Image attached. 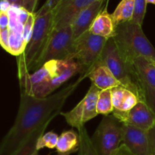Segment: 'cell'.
<instances>
[{
    "label": "cell",
    "mask_w": 155,
    "mask_h": 155,
    "mask_svg": "<svg viewBox=\"0 0 155 155\" xmlns=\"http://www.w3.org/2000/svg\"><path fill=\"white\" fill-rule=\"evenodd\" d=\"M86 78H88V73L81 74L77 80L45 98L32 96L21 91L18 114L12 128L2 141L0 155H13L35 130L60 114L68 97Z\"/></svg>",
    "instance_id": "cell-1"
},
{
    "label": "cell",
    "mask_w": 155,
    "mask_h": 155,
    "mask_svg": "<svg viewBox=\"0 0 155 155\" xmlns=\"http://www.w3.org/2000/svg\"><path fill=\"white\" fill-rule=\"evenodd\" d=\"M85 74L76 60L50 61L35 72L18 75L21 92L38 98H45L77 74Z\"/></svg>",
    "instance_id": "cell-2"
},
{
    "label": "cell",
    "mask_w": 155,
    "mask_h": 155,
    "mask_svg": "<svg viewBox=\"0 0 155 155\" xmlns=\"http://www.w3.org/2000/svg\"><path fill=\"white\" fill-rule=\"evenodd\" d=\"M33 32L25 50L18 58V76L30 73L32 66L45 47L50 34L54 30L51 9L43 5L36 12Z\"/></svg>",
    "instance_id": "cell-3"
},
{
    "label": "cell",
    "mask_w": 155,
    "mask_h": 155,
    "mask_svg": "<svg viewBox=\"0 0 155 155\" xmlns=\"http://www.w3.org/2000/svg\"><path fill=\"white\" fill-rule=\"evenodd\" d=\"M113 39L120 54L129 61L140 56L155 61L154 47L139 24L131 21L119 24L115 27Z\"/></svg>",
    "instance_id": "cell-4"
},
{
    "label": "cell",
    "mask_w": 155,
    "mask_h": 155,
    "mask_svg": "<svg viewBox=\"0 0 155 155\" xmlns=\"http://www.w3.org/2000/svg\"><path fill=\"white\" fill-rule=\"evenodd\" d=\"M98 64L108 68L121 86L134 92L140 101H143L144 84L139 80L133 62L120 54L113 38L107 40Z\"/></svg>",
    "instance_id": "cell-5"
},
{
    "label": "cell",
    "mask_w": 155,
    "mask_h": 155,
    "mask_svg": "<svg viewBox=\"0 0 155 155\" xmlns=\"http://www.w3.org/2000/svg\"><path fill=\"white\" fill-rule=\"evenodd\" d=\"M74 40L71 26L53 30L42 52L32 66L30 74L50 61L74 59Z\"/></svg>",
    "instance_id": "cell-6"
},
{
    "label": "cell",
    "mask_w": 155,
    "mask_h": 155,
    "mask_svg": "<svg viewBox=\"0 0 155 155\" xmlns=\"http://www.w3.org/2000/svg\"><path fill=\"white\" fill-rule=\"evenodd\" d=\"M124 124L113 114L104 116L91 138L99 155H113L123 143Z\"/></svg>",
    "instance_id": "cell-7"
},
{
    "label": "cell",
    "mask_w": 155,
    "mask_h": 155,
    "mask_svg": "<svg viewBox=\"0 0 155 155\" xmlns=\"http://www.w3.org/2000/svg\"><path fill=\"white\" fill-rule=\"evenodd\" d=\"M108 39L87 31L74 40V60L89 73L98 64Z\"/></svg>",
    "instance_id": "cell-8"
},
{
    "label": "cell",
    "mask_w": 155,
    "mask_h": 155,
    "mask_svg": "<svg viewBox=\"0 0 155 155\" xmlns=\"http://www.w3.org/2000/svg\"><path fill=\"white\" fill-rule=\"evenodd\" d=\"M101 89L92 84L84 98L68 112H61L66 122L77 130L98 114L97 101Z\"/></svg>",
    "instance_id": "cell-9"
},
{
    "label": "cell",
    "mask_w": 155,
    "mask_h": 155,
    "mask_svg": "<svg viewBox=\"0 0 155 155\" xmlns=\"http://www.w3.org/2000/svg\"><path fill=\"white\" fill-rule=\"evenodd\" d=\"M97 0H60L54 9V30L71 26L79 14Z\"/></svg>",
    "instance_id": "cell-10"
},
{
    "label": "cell",
    "mask_w": 155,
    "mask_h": 155,
    "mask_svg": "<svg viewBox=\"0 0 155 155\" xmlns=\"http://www.w3.org/2000/svg\"><path fill=\"white\" fill-rule=\"evenodd\" d=\"M21 7L12 5L8 12L9 16V52L11 54L20 56L26 48L24 39V21L20 14Z\"/></svg>",
    "instance_id": "cell-11"
},
{
    "label": "cell",
    "mask_w": 155,
    "mask_h": 155,
    "mask_svg": "<svg viewBox=\"0 0 155 155\" xmlns=\"http://www.w3.org/2000/svg\"><path fill=\"white\" fill-rule=\"evenodd\" d=\"M114 110L112 114L123 122L127 114L140 100L137 95L123 86H118L111 89Z\"/></svg>",
    "instance_id": "cell-12"
},
{
    "label": "cell",
    "mask_w": 155,
    "mask_h": 155,
    "mask_svg": "<svg viewBox=\"0 0 155 155\" xmlns=\"http://www.w3.org/2000/svg\"><path fill=\"white\" fill-rule=\"evenodd\" d=\"M133 155H151L148 132L124 124L123 143Z\"/></svg>",
    "instance_id": "cell-13"
},
{
    "label": "cell",
    "mask_w": 155,
    "mask_h": 155,
    "mask_svg": "<svg viewBox=\"0 0 155 155\" xmlns=\"http://www.w3.org/2000/svg\"><path fill=\"white\" fill-rule=\"evenodd\" d=\"M124 124L148 132L155 124V116L148 104L139 101L126 115Z\"/></svg>",
    "instance_id": "cell-14"
},
{
    "label": "cell",
    "mask_w": 155,
    "mask_h": 155,
    "mask_svg": "<svg viewBox=\"0 0 155 155\" xmlns=\"http://www.w3.org/2000/svg\"><path fill=\"white\" fill-rule=\"evenodd\" d=\"M104 1L105 0H97L79 14L71 24L74 39L89 31L95 18L103 10Z\"/></svg>",
    "instance_id": "cell-15"
},
{
    "label": "cell",
    "mask_w": 155,
    "mask_h": 155,
    "mask_svg": "<svg viewBox=\"0 0 155 155\" xmlns=\"http://www.w3.org/2000/svg\"><path fill=\"white\" fill-rule=\"evenodd\" d=\"M88 78L101 90L111 89L121 85L109 68L101 64H98L88 73Z\"/></svg>",
    "instance_id": "cell-16"
},
{
    "label": "cell",
    "mask_w": 155,
    "mask_h": 155,
    "mask_svg": "<svg viewBox=\"0 0 155 155\" xmlns=\"http://www.w3.org/2000/svg\"><path fill=\"white\" fill-rule=\"evenodd\" d=\"M107 3L95 18L89 29V31L97 36L109 39L114 36L115 25L112 19L111 14L107 12Z\"/></svg>",
    "instance_id": "cell-17"
},
{
    "label": "cell",
    "mask_w": 155,
    "mask_h": 155,
    "mask_svg": "<svg viewBox=\"0 0 155 155\" xmlns=\"http://www.w3.org/2000/svg\"><path fill=\"white\" fill-rule=\"evenodd\" d=\"M136 72L143 84L155 88V64L145 57H138L133 61Z\"/></svg>",
    "instance_id": "cell-18"
},
{
    "label": "cell",
    "mask_w": 155,
    "mask_h": 155,
    "mask_svg": "<svg viewBox=\"0 0 155 155\" xmlns=\"http://www.w3.org/2000/svg\"><path fill=\"white\" fill-rule=\"evenodd\" d=\"M80 143L79 133L73 130L63 132L59 136L55 148L58 155H71L72 153L78 151Z\"/></svg>",
    "instance_id": "cell-19"
},
{
    "label": "cell",
    "mask_w": 155,
    "mask_h": 155,
    "mask_svg": "<svg viewBox=\"0 0 155 155\" xmlns=\"http://www.w3.org/2000/svg\"><path fill=\"white\" fill-rule=\"evenodd\" d=\"M54 118H51L48 121L39 127L37 130H35L28 137L25 142L21 146V148L16 151L13 155H33L36 152L39 151L37 150V142L39 138L45 133V130L49 125L51 120Z\"/></svg>",
    "instance_id": "cell-20"
},
{
    "label": "cell",
    "mask_w": 155,
    "mask_h": 155,
    "mask_svg": "<svg viewBox=\"0 0 155 155\" xmlns=\"http://www.w3.org/2000/svg\"><path fill=\"white\" fill-rule=\"evenodd\" d=\"M135 0H122L111 14L115 27L123 23L132 21L134 13Z\"/></svg>",
    "instance_id": "cell-21"
},
{
    "label": "cell",
    "mask_w": 155,
    "mask_h": 155,
    "mask_svg": "<svg viewBox=\"0 0 155 155\" xmlns=\"http://www.w3.org/2000/svg\"><path fill=\"white\" fill-rule=\"evenodd\" d=\"M114 105L112 101L111 89L101 90L97 101V111L98 114L104 116L113 113Z\"/></svg>",
    "instance_id": "cell-22"
},
{
    "label": "cell",
    "mask_w": 155,
    "mask_h": 155,
    "mask_svg": "<svg viewBox=\"0 0 155 155\" xmlns=\"http://www.w3.org/2000/svg\"><path fill=\"white\" fill-rule=\"evenodd\" d=\"M78 133L80 141L78 155H99L92 144L85 126L78 129Z\"/></svg>",
    "instance_id": "cell-23"
},
{
    "label": "cell",
    "mask_w": 155,
    "mask_h": 155,
    "mask_svg": "<svg viewBox=\"0 0 155 155\" xmlns=\"http://www.w3.org/2000/svg\"><path fill=\"white\" fill-rule=\"evenodd\" d=\"M58 137L59 136L52 131L44 133V134L39 138V140H38L37 147H36V148H37V150L39 151V150L44 148H56L58 141Z\"/></svg>",
    "instance_id": "cell-24"
},
{
    "label": "cell",
    "mask_w": 155,
    "mask_h": 155,
    "mask_svg": "<svg viewBox=\"0 0 155 155\" xmlns=\"http://www.w3.org/2000/svg\"><path fill=\"white\" fill-rule=\"evenodd\" d=\"M147 4L148 2L146 0H135L134 13L131 21L141 26L142 25L146 13Z\"/></svg>",
    "instance_id": "cell-25"
},
{
    "label": "cell",
    "mask_w": 155,
    "mask_h": 155,
    "mask_svg": "<svg viewBox=\"0 0 155 155\" xmlns=\"http://www.w3.org/2000/svg\"><path fill=\"white\" fill-rule=\"evenodd\" d=\"M143 101L148 104L155 116V88L144 84Z\"/></svg>",
    "instance_id": "cell-26"
},
{
    "label": "cell",
    "mask_w": 155,
    "mask_h": 155,
    "mask_svg": "<svg viewBox=\"0 0 155 155\" xmlns=\"http://www.w3.org/2000/svg\"><path fill=\"white\" fill-rule=\"evenodd\" d=\"M0 43L7 52H9V27L0 30Z\"/></svg>",
    "instance_id": "cell-27"
},
{
    "label": "cell",
    "mask_w": 155,
    "mask_h": 155,
    "mask_svg": "<svg viewBox=\"0 0 155 155\" xmlns=\"http://www.w3.org/2000/svg\"><path fill=\"white\" fill-rule=\"evenodd\" d=\"M148 136L151 155H155V124L148 131Z\"/></svg>",
    "instance_id": "cell-28"
},
{
    "label": "cell",
    "mask_w": 155,
    "mask_h": 155,
    "mask_svg": "<svg viewBox=\"0 0 155 155\" xmlns=\"http://www.w3.org/2000/svg\"><path fill=\"white\" fill-rule=\"evenodd\" d=\"M39 0H23V8L29 13H36Z\"/></svg>",
    "instance_id": "cell-29"
},
{
    "label": "cell",
    "mask_w": 155,
    "mask_h": 155,
    "mask_svg": "<svg viewBox=\"0 0 155 155\" xmlns=\"http://www.w3.org/2000/svg\"><path fill=\"white\" fill-rule=\"evenodd\" d=\"M9 27V16L8 12H0V30Z\"/></svg>",
    "instance_id": "cell-30"
},
{
    "label": "cell",
    "mask_w": 155,
    "mask_h": 155,
    "mask_svg": "<svg viewBox=\"0 0 155 155\" xmlns=\"http://www.w3.org/2000/svg\"><path fill=\"white\" fill-rule=\"evenodd\" d=\"M113 155H133L124 144H122Z\"/></svg>",
    "instance_id": "cell-31"
},
{
    "label": "cell",
    "mask_w": 155,
    "mask_h": 155,
    "mask_svg": "<svg viewBox=\"0 0 155 155\" xmlns=\"http://www.w3.org/2000/svg\"><path fill=\"white\" fill-rule=\"evenodd\" d=\"M12 5L8 0H1L0 2V12H8Z\"/></svg>",
    "instance_id": "cell-32"
},
{
    "label": "cell",
    "mask_w": 155,
    "mask_h": 155,
    "mask_svg": "<svg viewBox=\"0 0 155 155\" xmlns=\"http://www.w3.org/2000/svg\"><path fill=\"white\" fill-rule=\"evenodd\" d=\"M59 1L60 0H46V2L44 3V5H45L47 7H48L50 9L53 10L54 8L56 6V5L58 3Z\"/></svg>",
    "instance_id": "cell-33"
},
{
    "label": "cell",
    "mask_w": 155,
    "mask_h": 155,
    "mask_svg": "<svg viewBox=\"0 0 155 155\" xmlns=\"http://www.w3.org/2000/svg\"><path fill=\"white\" fill-rule=\"evenodd\" d=\"M8 1L13 5L23 8V0H8Z\"/></svg>",
    "instance_id": "cell-34"
},
{
    "label": "cell",
    "mask_w": 155,
    "mask_h": 155,
    "mask_svg": "<svg viewBox=\"0 0 155 155\" xmlns=\"http://www.w3.org/2000/svg\"><path fill=\"white\" fill-rule=\"evenodd\" d=\"M148 3H151V4L155 5V0H146Z\"/></svg>",
    "instance_id": "cell-35"
},
{
    "label": "cell",
    "mask_w": 155,
    "mask_h": 155,
    "mask_svg": "<svg viewBox=\"0 0 155 155\" xmlns=\"http://www.w3.org/2000/svg\"><path fill=\"white\" fill-rule=\"evenodd\" d=\"M33 155H39V154H38V151H37V152H36V153H35V154H33Z\"/></svg>",
    "instance_id": "cell-36"
},
{
    "label": "cell",
    "mask_w": 155,
    "mask_h": 155,
    "mask_svg": "<svg viewBox=\"0 0 155 155\" xmlns=\"http://www.w3.org/2000/svg\"><path fill=\"white\" fill-rule=\"evenodd\" d=\"M153 62H154V64H155V61H153Z\"/></svg>",
    "instance_id": "cell-37"
}]
</instances>
